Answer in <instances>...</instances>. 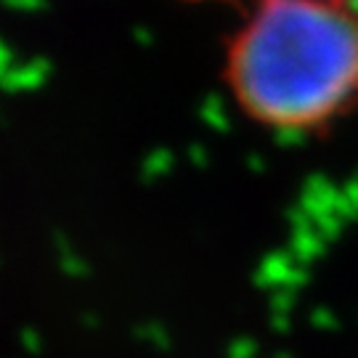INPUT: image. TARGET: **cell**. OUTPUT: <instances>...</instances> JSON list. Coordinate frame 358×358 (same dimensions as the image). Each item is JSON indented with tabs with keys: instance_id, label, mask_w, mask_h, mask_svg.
I'll return each mask as SVG.
<instances>
[{
	"instance_id": "6da1fadb",
	"label": "cell",
	"mask_w": 358,
	"mask_h": 358,
	"mask_svg": "<svg viewBox=\"0 0 358 358\" xmlns=\"http://www.w3.org/2000/svg\"><path fill=\"white\" fill-rule=\"evenodd\" d=\"M231 85L279 130L332 120L358 96V16L340 0H260L234 43Z\"/></svg>"
},
{
	"instance_id": "7a4b0ae2",
	"label": "cell",
	"mask_w": 358,
	"mask_h": 358,
	"mask_svg": "<svg viewBox=\"0 0 358 358\" xmlns=\"http://www.w3.org/2000/svg\"><path fill=\"white\" fill-rule=\"evenodd\" d=\"M340 3H356V0H340Z\"/></svg>"
}]
</instances>
